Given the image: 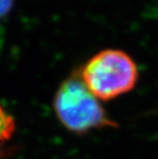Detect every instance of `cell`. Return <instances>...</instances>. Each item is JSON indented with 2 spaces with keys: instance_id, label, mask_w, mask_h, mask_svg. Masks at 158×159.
Segmentation results:
<instances>
[{
  "instance_id": "3",
  "label": "cell",
  "mask_w": 158,
  "mask_h": 159,
  "mask_svg": "<svg viewBox=\"0 0 158 159\" xmlns=\"http://www.w3.org/2000/svg\"><path fill=\"white\" fill-rule=\"evenodd\" d=\"M15 129V121L0 106V141L8 140Z\"/></svg>"
},
{
  "instance_id": "1",
  "label": "cell",
  "mask_w": 158,
  "mask_h": 159,
  "mask_svg": "<svg viewBox=\"0 0 158 159\" xmlns=\"http://www.w3.org/2000/svg\"><path fill=\"white\" fill-rule=\"evenodd\" d=\"M53 110L60 122L74 134H83L105 127H118L116 121L108 116L100 100L87 89L79 71L60 85L53 98Z\"/></svg>"
},
{
  "instance_id": "4",
  "label": "cell",
  "mask_w": 158,
  "mask_h": 159,
  "mask_svg": "<svg viewBox=\"0 0 158 159\" xmlns=\"http://www.w3.org/2000/svg\"><path fill=\"white\" fill-rule=\"evenodd\" d=\"M15 0H0V20L8 15L11 11Z\"/></svg>"
},
{
  "instance_id": "2",
  "label": "cell",
  "mask_w": 158,
  "mask_h": 159,
  "mask_svg": "<svg viewBox=\"0 0 158 159\" xmlns=\"http://www.w3.org/2000/svg\"><path fill=\"white\" fill-rule=\"evenodd\" d=\"M80 76L100 101H111L133 89L139 71L129 55L119 49H104L87 61Z\"/></svg>"
}]
</instances>
